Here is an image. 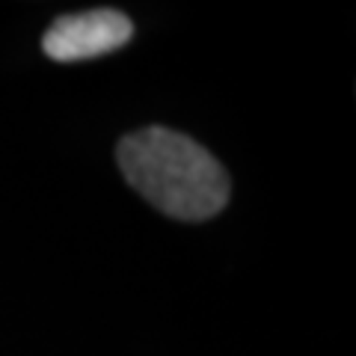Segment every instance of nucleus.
Returning <instances> with one entry per match:
<instances>
[{
	"instance_id": "1",
	"label": "nucleus",
	"mask_w": 356,
	"mask_h": 356,
	"mask_svg": "<svg viewBox=\"0 0 356 356\" xmlns=\"http://www.w3.org/2000/svg\"><path fill=\"white\" fill-rule=\"evenodd\" d=\"M116 154L125 181L163 214L178 220H208L226 208V170L184 134L143 128L122 140Z\"/></svg>"
},
{
	"instance_id": "2",
	"label": "nucleus",
	"mask_w": 356,
	"mask_h": 356,
	"mask_svg": "<svg viewBox=\"0 0 356 356\" xmlns=\"http://www.w3.org/2000/svg\"><path fill=\"white\" fill-rule=\"evenodd\" d=\"M134 24L119 9H89V13L63 15L44 33L42 51L57 63L92 60L128 44Z\"/></svg>"
}]
</instances>
